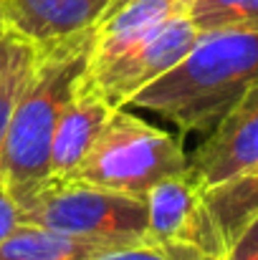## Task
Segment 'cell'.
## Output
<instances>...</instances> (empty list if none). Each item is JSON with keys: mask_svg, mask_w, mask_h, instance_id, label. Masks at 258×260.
Returning a JSON list of instances; mask_svg holds the SVG:
<instances>
[{"mask_svg": "<svg viewBox=\"0 0 258 260\" xmlns=\"http://www.w3.org/2000/svg\"><path fill=\"white\" fill-rule=\"evenodd\" d=\"M20 222H23V217H20V205H18V200L13 197V192H10V187H8V182H5V174L0 170V240H3L5 235H10Z\"/></svg>", "mask_w": 258, "mask_h": 260, "instance_id": "9a60e30c", "label": "cell"}, {"mask_svg": "<svg viewBox=\"0 0 258 260\" xmlns=\"http://www.w3.org/2000/svg\"><path fill=\"white\" fill-rule=\"evenodd\" d=\"M94 46L96 28L36 51L31 76L15 101L0 152V170L18 205L51 177L53 132L64 106L84 79Z\"/></svg>", "mask_w": 258, "mask_h": 260, "instance_id": "7a4b0ae2", "label": "cell"}, {"mask_svg": "<svg viewBox=\"0 0 258 260\" xmlns=\"http://www.w3.org/2000/svg\"><path fill=\"white\" fill-rule=\"evenodd\" d=\"M258 165V86H253L203 139L187 170L203 189Z\"/></svg>", "mask_w": 258, "mask_h": 260, "instance_id": "52a82bcc", "label": "cell"}, {"mask_svg": "<svg viewBox=\"0 0 258 260\" xmlns=\"http://www.w3.org/2000/svg\"><path fill=\"white\" fill-rule=\"evenodd\" d=\"M33 61H36V51L28 48L0 79V152H3V144H5V134H8V126H10L15 101H18L20 91H23L28 76H31Z\"/></svg>", "mask_w": 258, "mask_h": 260, "instance_id": "4fadbf2b", "label": "cell"}, {"mask_svg": "<svg viewBox=\"0 0 258 260\" xmlns=\"http://www.w3.org/2000/svg\"><path fill=\"white\" fill-rule=\"evenodd\" d=\"M114 0H0L3 25L33 51L96 28Z\"/></svg>", "mask_w": 258, "mask_h": 260, "instance_id": "ba28073f", "label": "cell"}, {"mask_svg": "<svg viewBox=\"0 0 258 260\" xmlns=\"http://www.w3.org/2000/svg\"><path fill=\"white\" fill-rule=\"evenodd\" d=\"M228 260H258V217L228 248Z\"/></svg>", "mask_w": 258, "mask_h": 260, "instance_id": "2e32d148", "label": "cell"}, {"mask_svg": "<svg viewBox=\"0 0 258 260\" xmlns=\"http://www.w3.org/2000/svg\"><path fill=\"white\" fill-rule=\"evenodd\" d=\"M23 222L43 225L109 245H137L147 240V200L117 192L81 177H48L20 202Z\"/></svg>", "mask_w": 258, "mask_h": 260, "instance_id": "3957f363", "label": "cell"}, {"mask_svg": "<svg viewBox=\"0 0 258 260\" xmlns=\"http://www.w3.org/2000/svg\"><path fill=\"white\" fill-rule=\"evenodd\" d=\"M28 48H31V46L23 43L20 38H15L13 33H5V36L0 38V79L5 76V71H8Z\"/></svg>", "mask_w": 258, "mask_h": 260, "instance_id": "e0dca14e", "label": "cell"}, {"mask_svg": "<svg viewBox=\"0 0 258 260\" xmlns=\"http://www.w3.org/2000/svg\"><path fill=\"white\" fill-rule=\"evenodd\" d=\"M185 170V149L172 134L129 114L127 106H119L111 111L91 152L71 177L134 197H147L160 179Z\"/></svg>", "mask_w": 258, "mask_h": 260, "instance_id": "277c9868", "label": "cell"}, {"mask_svg": "<svg viewBox=\"0 0 258 260\" xmlns=\"http://www.w3.org/2000/svg\"><path fill=\"white\" fill-rule=\"evenodd\" d=\"M187 15L200 33L258 30V0H190Z\"/></svg>", "mask_w": 258, "mask_h": 260, "instance_id": "7c38bea8", "label": "cell"}, {"mask_svg": "<svg viewBox=\"0 0 258 260\" xmlns=\"http://www.w3.org/2000/svg\"><path fill=\"white\" fill-rule=\"evenodd\" d=\"M203 197L225 248H231L258 217V174L253 170L236 174L203 189Z\"/></svg>", "mask_w": 258, "mask_h": 260, "instance_id": "8fae6325", "label": "cell"}, {"mask_svg": "<svg viewBox=\"0 0 258 260\" xmlns=\"http://www.w3.org/2000/svg\"><path fill=\"white\" fill-rule=\"evenodd\" d=\"M114 106L99 93V88L86 81V74L79 88L64 106L53 142H51V177H71L81 167L91 152L96 137L109 121Z\"/></svg>", "mask_w": 258, "mask_h": 260, "instance_id": "9c48e42d", "label": "cell"}, {"mask_svg": "<svg viewBox=\"0 0 258 260\" xmlns=\"http://www.w3.org/2000/svg\"><path fill=\"white\" fill-rule=\"evenodd\" d=\"M251 170H253V172H256V174H258V165H256V167H251Z\"/></svg>", "mask_w": 258, "mask_h": 260, "instance_id": "ffe728a7", "label": "cell"}, {"mask_svg": "<svg viewBox=\"0 0 258 260\" xmlns=\"http://www.w3.org/2000/svg\"><path fill=\"white\" fill-rule=\"evenodd\" d=\"M147 240L157 245L185 243L205 253L223 255L228 253L213 215L205 205L203 187L190 174V170L160 179L147 192Z\"/></svg>", "mask_w": 258, "mask_h": 260, "instance_id": "8992f818", "label": "cell"}, {"mask_svg": "<svg viewBox=\"0 0 258 260\" xmlns=\"http://www.w3.org/2000/svg\"><path fill=\"white\" fill-rule=\"evenodd\" d=\"M96 260H172L170 253L157 245V243H137V245H122L114 248L104 255H99Z\"/></svg>", "mask_w": 258, "mask_h": 260, "instance_id": "5bb4252c", "label": "cell"}, {"mask_svg": "<svg viewBox=\"0 0 258 260\" xmlns=\"http://www.w3.org/2000/svg\"><path fill=\"white\" fill-rule=\"evenodd\" d=\"M0 28H5V25H3V13H0Z\"/></svg>", "mask_w": 258, "mask_h": 260, "instance_id": "d6986e66", "label": "cell"}, {"mask_svg": "<svg viewBox=\"0 0 258 260\" xmlns=\"http://www.w3.org/2000/svg\"><path fill=\"white\" fill-rule=\"evenodd\" d=\"M258 86V30L200 33L190 53L129 106L147 109L180 132L208 134L248 91Z\"/></svg>", "mask_w": 258, "mask_h": 260, "instance_id": "6da1fadb", "label": "cell"}, {"mask_svg": "<svg viewBox=\"0 0 258 260\" xmlns=\"http://www.w3.org/2000/svg\"><path fill=\"white\" fill-rule=\"evenodd\" d=\"M210 260H228V253H223V255H213Z\"/></svg>", "mask_w": 258, "mask_h": 260, "instance_id": "ac0fdd59", "label": "cell"}, {"mask_svg": "<svg viewBox=\"0 0 258 260\" xmlns=\"http://www.w3.org/2000/svg\"><path fill=\"white\" fill-rule=\"evenodd\" d=\"M114 248L117 245L20 222L0 240V260H96Z\"/></svg>", "mask_w": 258, "mask_h": 260, "instance_id": "30bf717a", "label": "cell"}, {"mask_svg": "<svg viewBox=\"0 0 258 260\" xmlns=\"http://www.w3.org/2000/svg\"><path fill=\"white\" fill-rule=\"evenodd\" d=\"M200 30L190 20L187 10L170 15L165 23L152 28L137 43L124 48L117 58L104 66L86 69V81L114 106H129V101L150 84L172 71L197 43Z\"/></svg>", "mask_w": 258, "mask_h": 260, "instance_id": "5b68a950", "label": "cell"}]
</instances>
